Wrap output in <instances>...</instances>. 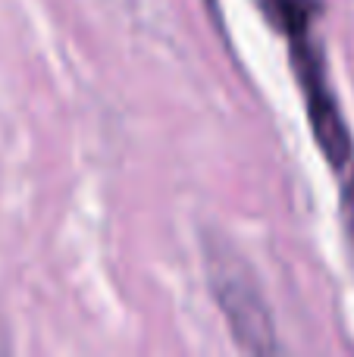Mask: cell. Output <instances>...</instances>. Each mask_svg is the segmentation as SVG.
Here are the masks:
<instances>
[{
  "label": "cell",
  "instance_id": "obj_1",
  "mask_svg": "<svg viewBox=\"0 0 354 357\" xmlns=\"http://www.w3.org/2000/svg\"><path fill=\"white\" fill-rule=\"evenodd\" d=\"M207 276H210V291L223 310L226 323H229L238 348L248 354L279 351L282 345L276 339L273 317H270L267 301H263L248 266L229 248H210L207 251Z\"/></svg>",
  "mask_w": 354,
  "mask_h": 357
},
{
  "label": "cell",
  "instance_id": "obj_2",
  "mask_svg": "<svg viewBox=\"0 0 354 357\" xmlns=\"http://www.w3.org/2000/svg\"><path fill=\"white\" fill-rule=\"evenodd\" d=\"M292 66L298 75V85L305 91L307 104V119L314 129V142L323 151L332 169H345L351 160V135L345 126L342 113H339V100L326 79V66L320 60L317 47L307 38H295L292 41Z\"/></svg>",
  "mask_w": 354,
  "mask_h": 357
},
{
  "label": "cell",
  "instance_id": "obj_3",
  "mask_svg": "<svg viewBox=\"0 0 354 357\" xmlns=\"http://www.w3.org/2000/svg\"><path fill=\"white\" fill-rule=\"evenodd\" d=\"M257 6L276 31L288 35V41L307 38L311 22L320 13V0H257Z\"/></svg>",
  "mask_w": 354,
  "mask_h": 357
},
{
  "label": "cell",
  "instance_id": "obj_4",
  "mask_svg": "<svg viewBox=\"0 0 354 357\" xmlns=\"http://www.w3.org/2000/svg\"><path fill=\"white\" fill-rule=\"evenodd\" d=\"M342 222H345V235L354 245V167H351L348 182L342 185Z\"/></svg>",
  "mask_w": 354,
  "mask_h": 357
},
{
  "label": "cell",
  "instance_id": "obj_5",
  "mask_svg": "<svg viewBox=\"0 0 354 357\" xmlns=\"http://www.w3.org/2000/svg\"><path fill=\"white\" fill-rule=\"evenodd\" d=\"M207 3H210V10H213V13H217V0H207Z\"/></svg>",
  "mask_w": 354,
  "mask_h": 357
}]
</instances>
